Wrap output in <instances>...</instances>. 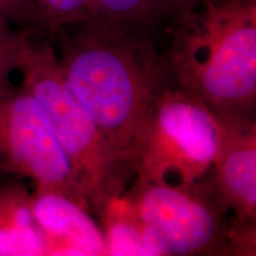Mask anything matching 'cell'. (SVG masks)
I'll return each instance as SVG.
<instances>
[{
	"label": "cell",
	"instance_id": "obj_1",
	"mask_svg": "<svg viewBox=\"0 0 256 256\" xmlns=\"http://www.w3.org/2000/svg\"><path fill=\"white\" fill-rule=\"evenodd\" d=\"M75 26L72 34H56L62 43L63 78L112 148L130 165L144 119L174 84L164 55L142 34L96 23Z\"/></svg>",
	"mask_w": 256,
	"mask_h": 256
},
{
	"label": "cell",
	"instance_id": "obj_2",
	"mask_svg": "<svg viewBox=\"0 0 256 256\" xmlns=\"http://www.w3.org/2000/svg\"><path fill=\"white\" fill-rule=\"evenodd\" d=\"M166 31L176 86L216 116L256 119V0H200Z\"/></svg>",
	"mask_w": 256,
	"mask_h": 256
},
{
	"label": "cell",
	"instance_id": "obj_3",
	"mask_svg": "<svg viewBox=\"0 0 256 256\" xmlns=\"http://www.w3.org/2000/svg\"><path fill=\"white\" fill-rule=\"evenodd\" d=\"M22 86L42 107L87 197L98 212L110 197L126 191L134 174L130 162L112 148L104 134L66 84L49 40L31 43L19 66Z\"/></svg>",
	"mask_w": 256,
	"mask_h": 256
},
{
	"label": "cell",
	"instance_id": "obj_4",
	"mask_svg": "<svg viewBox=\"0 0 256 256\" xmlns=\"http://www.w3.org/2000/svg\"><path fill=\"white\" fill-rule=\"evenodd\" d=\"M217 118L203 101L174 83L144 119L130 153L136 179L190 188L212 165Z\"/></svg>",
	"mask_w": 256,
	"mask_h": 256
},
{
	"label": "cell",
	"instance_id": "obj_5",
	"mask_svg": "<svg viewBox=\"0 0 256 256\" xmlns=\"http://www.w3.org/2000/svg\"><path fill=\"white\" fill-rule=\"evenodd\" d=\"M126 194L159 255H230L232 217L206 176L190 188L134 179Z\"/></svg>",
	"mask_w": 256,
	"mask_h": 256
},
{
	"label": "cell",
	"instance_id": "obj_6",
	"mask_svg": "<svg viewBox=\"0 0 256 256\" xmlns=\"http://www.w3.org/2000/svg\"><path fill=\"white\" fill-rule=\"evenodd\" d=\"M0 176L30 179L34 188L62 192L89 210L46 113L23 86L0 96Z\"/></svg>",
	"mask_w": 256,
	"mask_h": 256
},
{
	"label": "cell",
	"instance_id": "obj_7",
	"mask_svg": "<svg viewBox=\"0 0 256 256\" xmlns=\"http://www.w3.org/2000/svg\"><path fill=\"white\" fill-rule=\"evenodd\" d=\"M217 118V147L206 179L240 226H256V119Z\"/></svg>",
	"mask_w": 256,
	"mask_h": 256
},
{
	"label": "cell",
	"instance_id": "obj_8",
	"mask_svg": "<svg viewBox=\"0 0 256 256\" xmlns=\"http://www.w3.org/2000/svg\"><path fill=\"white\" fill-rule=\"evenodd\" d=\"M32 209L46 240V255H108L101 226L72 198L55 190L34 188Z\"/></svg>",
	"mask_w": 256,
	"mask_h": 256
},
{
	"label": "cell",
	"instance_id": "obj_9",
	"mask_svg": "<svg viewBox=\"0 0 256 256\" xmlns=\"http://www.w3.org/2000/svg\"><path fill=\"white\" fill-rule=\"evenodd\" d=\"M0 255H46L32 209V192L19 180L0 184Z\"/></svg>",
	"mask_w": 256,
	"mask_h": 256
},
{
	"label": "cell",
	"instance_id": "obj_10",
	"mask_svg": "<svg viewBox=\"0 0 256 256\" xmlns=\"http://www.w3.org/2000/svg\"><path fill=\"white\" fill-rule=\"evenodd\" d=\"M96 215L100 218L108 255H158L126 192L110 197Z\"/></svg>",
	"mask_w": 256,
	"mask_h": 256
},
{
	"label": "cell",
	"instance_id": "obj_11",
	"mask_svg": "<svg viewBox=\"0 0 256 256\" xmlns=\"http://www.w3.org/2000/svg\"><path fill=\"white\" fill-rule=\"evenodd\" d=\"M94 23L124 32L142 34L159 20L156 0H92Z\"/></svg>",
	"mask_w": 256,
	"mask_h": 256
},
{
	"label": "cell",
	"instance_id": "obj_12",
	"mask_svg": "<svg viewBox=\"0 0 256 256\" xmlns=\"http://www.w3.org/2000/svg\"><path fill=\"white\" fill-rule=\"evenodd\" d=\"M37 32L0 22V96L14 88L11 75L18 72Z\"/></svg>",
	"mask_w": 256,
	"mask_h": 256
},
{
	"label": "cell",
	"instance_id": "obj_13",
	"mask_svg": "<svg viewBox=\"0 0 256 256\" xmlns=\"http://www.w3.org/2000/svg\"><path fill=\"white\" fill-rule=\"evenodd\" d=\"M46 32L54 37L63 28L94 23L92 0H34Z\"/></svg>",
	"mask_w": 256,
	"mask_h": 256
},
{
	"label": "cell",
	"instance_id": "obj_14",
	"mask_svg": "<svg viewBox=\"0 0 256 256\" xmlns=\"http://www.w3.org/2000/svg\"><path fill=\"white\" fill-rule=\"evenodd\" d=\"M0 22L40 34H46L34 0H0Z\"/></svg>",
	"mask_w": 256,
	"mask_h": 256
},
{
	"label": "cell",
	"instance_id": "obj_15",
	"mask_svg": "<svg viewBox=\"0 0 256 256\" xmlns=\"http://www.w3.org/2000/svg\"><path fill=\"white\" fill-rule=\"evenodd\" d=\"M156 6H158L160 17L171 16L172 18L176 14L192 8L200 0H156Z\"/></svg>",
	"mask_w": 256,
	"mask_h": 256
}]
</instances>
